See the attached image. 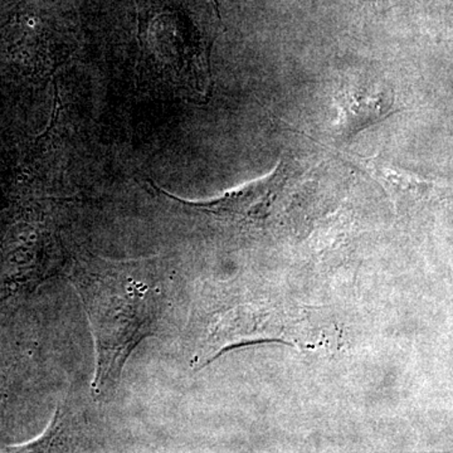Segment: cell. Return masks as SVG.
I'll return each instance as SVG.
<instances>
[{
	"label": "cell",
	"mask_w": 453,
	"mask_h": 453,
	"mask_svg": "<svg viewBox=\"0 0 453 453\" xmlns=\"http://www.w3.org/2000/svg\"><path fill=\"white\" fill-rule=\"evenodd\" d=\"M362 160V165L380 180L396 203H417L428 201L436 189V184L422 180L421 178L403 172L380 157H368Z\"/></svg>",
	"instance_id": "obj_4"
},
{
	"label": "cell",
	"mask_w": 453,
	"mask_h": 453,
	"mask_svg": "<svg viewBox=\"0 0 453 453\" xmlns=\"http://www.w3.org/2000/svg\"><path fill=\"white\" fill-rule=\"evenodd\" d=\"M339 103L342 134L354 136L395 111V92L377 74L356 73L342 81Z\"/></svg>",
	"instance_id": "obj_3"
},
{
	"label": "cell",
	"mask_w": 453,
	"mask_h": 453,
	"mask_svg": "<svg viewBox=\"0 0 453 453\" xmlns=\"http://www.w3.org/2000/svg\"><path fill=\"white\" fill-rule=\"evenodd\" d=\"M155 267L154 258L110 259L89 252L65 261V275L94 336L92 393L97 401L113 395L131 354L159 325L164 297Z\"/></svg>",
	"instance_id": "obj_1"
},
{
	"label": "cell",
	"mask_w": 453,
	"mask_h": 453,
	"mask_svg": "<svg viewBox=\"0 0 453 453\" xmlns=\"http://www.w3.org/2000/svg\"><path fill=\"white\" fill-rule=\"evenodd\" d=\"M288 179V164L280 162L279 166L268 177L250 183L249 186L226 193L220 198L208 202H189L177 198L165 190L160 189L150 181V186L170 201L177 202L190 210L210 214L217 219L234 225H250L265 220L273 208L277 196L282 192Z\"/></svg>",
	"instance_id": "obj_2"
}]
</instances>
